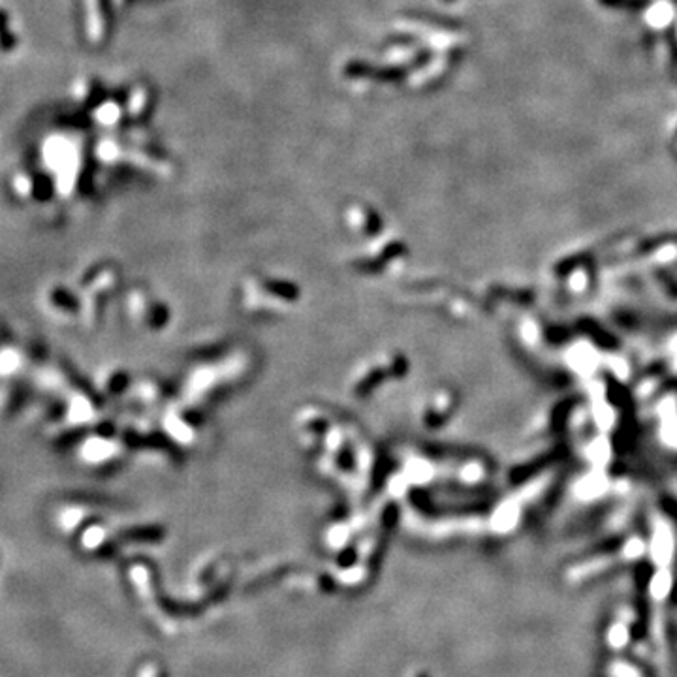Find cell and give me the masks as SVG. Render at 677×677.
Here are the masks:
<instances>
[{
    "instance_id": "6da1fadb",
    "label": "cell",
    "mask_w": 677,
    "mask_h": 677,
    "mask_svg": "<svg viewBox=\"0 0 677 677\" xmlns=\"http://www.w3.org/2000/svg\"><path fill=\"white\" fill-rule=\"evenodd\" d=\"M18 46V38L10 32V25H8V13L4 10H0V49L2 51H12Z\"/></svg>"
},
{
    "instance_id": "7a4b0ae2",
    "label": "cell",
    "mask_w": 677,
    "mask_h": 677,
    "mask_svg": "<svg viewBox=\"0 0 677 677\" xmlns=\"http://www.w3.org/2000/svg\"><path fill=\"white\" fill-rule=\"evenodd\" d=\"M49 192H51V183H49V179H47V177L36 179V181H34L36 198H40V200H44V198H49Z\"/></svg>"
},
{
    "instance_id": "3957f363",
    "label": "cell",
    "mask_w": 677,
    "mask_h": 677,
    "mask_svg": "<svg viewBox=\"0 0 677 677\" xmlns=\"http://www.w3.org/2000/svg\"><path fill=\"white\" fill-rule=\"evenodd\" d=\"M600 2L617 8H640L645 4V0H600Z\"/></svg>"
}]
</instances>
